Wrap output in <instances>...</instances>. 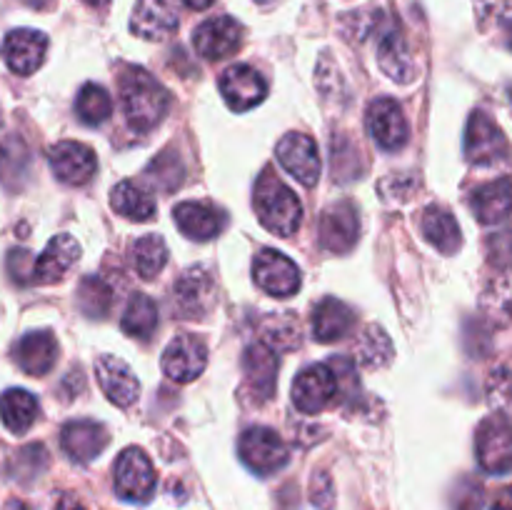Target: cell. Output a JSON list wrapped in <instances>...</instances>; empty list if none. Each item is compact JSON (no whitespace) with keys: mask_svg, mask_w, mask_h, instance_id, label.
<instances>
[{"mask_svg":"<svg viewBox=\"0 0 512 510\" xmlns=\"http://www.w3.org/2000/svg\"><path fill=\"white\" fill-rule=\"evenodd\" d=\"M120 103L128 118V125L135 133H148L160 120L165 118L170 108V93L143 68H123L118 75Z\"/></svg>","mask_w":512,"mask_h":510,"instance_id":"obj_1","label":"cell"},{"mask_svg":"<svg viewBox=\"0 0 512 510\" xmlns=\"http://www.w3.org/2000/svg\"><path fill=\"white\" fill-rule=\"evenodd\" d=\"M255 213L263 228L275 235H295V230L303 223V205L298 195L288 188L280 178H275L273 170H265L255 185Z\"/></svg>","mask_w":512,"mask_h":510,"instance_id":"obj_2","label":"cell"},{"mask_svg":"<svg viewBox=\"0 0 512 510\" xmlns=\"http://www.w3.org/2000/svg\"><path fill=\"white\" fill-rule=\"evenodd\" d=\"M475 453L485 473L505 475L512 470V418L508 415H490L480 423L475 438Z\"/></svg>","mask_w":512,"mask_h":510,"instance_id":"obj_3","label":"cell"},{"mask_svg":"<svg viewBox=\"0 0 512 510\" xmlns=\"http://www.w3.org/2000/svg\"><path fill=\"white\" fill-rule=\"evenodd\" d=\"M240 458L258 475H273L285 468L290 460V450L285 440L273 428H248L240 435Z\"/></svg>","mask_w":512,"mask_h":510,"instance_id":"obj_4","label":"cell"},{"mask_svg":"<svg viewBox=\"0 0 512 510\" xmlns=\"http://www.w3.org/2000/svg\"><path fill=\"white\" fill-rule=\"evenodd\" d=\"M155 468L140 448H125L115 460V490L130 503H148L155 493Z\"/></svg>","mask_w":512,"mask_h":510,"instance_id":"obj_5","label":"cell"},{"mask_svg":"<svg viewBox=\"0 0 512 510\" xmlns=\"http://www.w3.org/2000/svg\"><path fill=\"white\" fill-rule=\"evenodd\" d=\"M340 395L338 375L333 365H310L303 373H298L293 383V403L300 413L315 415L328 408Z\"/></svg>","mask_w":512,"mask_h":510,"instance_id":"obj_6","label":"cell"},{"mask_svg":"<svg viewBox=\"0 0 512 510\" xmlns=\"http://www.w3.org/2000/svg\"><path fill=\"white\" fill-rule=\"evenodd\" d=\"M255 283L260 290L275 298H290L300 288V270L288 255L278 253L273 248H263L255 255L253 263Z\"/></svg>","mask_w":512,"mask_h":510,"instance_id":"obj_7","label":"cell"},{"mask_svg":"<svg viewBox=\"0 0 512 510\" xmlns=\"http://www.w3.org/2000/svg\"><path fill=\"white\" fill-rule=\"evenodd\" d=\"M220 93H223L230 110L245 113V110L263 103L265 95H268V83H265V78L253 68V65L238 63L230 65V68L220 75Z\"/></svg>","mask_w":512,"mask_h":510,"instance_id":"obj_8","label":"cell"},{"mask_svg":"<svg viewBox=\"0 0 512 510\" xmlns=\"http://www.w3.org/2000/svg\"><path fill=\"white\" fill-rule=\"evenodd\" d=\"M48 163L53 168L55 178L65 185H83L88 183L98 168L93 148L78 140H60L50 148Z\"/></svg>","mask_w":512,"mask_h":510,"instance_id":"obj_9","label":"cell"},{"mask_svg":"<svg viewBox=\"0 0 512 510\" xmlns=\"http://www.w3.org/2000/svg\"><path fill=\"white\" fill-rule=\"evenodd\" d=\"M508 155V140L490 115L473 113L465 130V158L475 165H488Z\"/></svg>","mask_w":512,"mask_h":510,"instance_id":"obj_10","label":"cell"},{"mask_svg":"<svg viewBox=\"0 0 512 510\" xmlns=\"http://www.w3.org/2000/svg\"><path fill=\"white\" fill-rule=\"evenodd\" d=\"M278 163L305 188H313L320 178L318 145L310 135L288 133L278 143Z\"/></svg>","mask_w":512,"mask_h":510,"instance_id":"obj_11","label":"cell"},{"mask_svg":"<svg viewBox=\"0 0 512 510\" xmlns=\"http://www.w3.org/2000/svg\"><path fill=\"white\" fill-rule=\"evenodd\" d=\"M318 235L325 250L338 255L348 253L360 235V220L353 203L343 200V203H333L330 208H325L320 215Z\"/></svg>","mask_w":512,"mask_h":510,"instance_id":"obj_12","label":"cell"},{"mask_svg":"<svg viewBox=\"0 0 512 510\" xmlns=\"http://www.w3.org/2000/svg\"><path fill=\"white\" fill-rule=\"evenodd\" d=\"M208 365V348L195 335H178L163 353V373L178 383H190Z\"/></svg>","mask_w":512,"mask_h":510,"instance_id":"obj_13","label":"cell"},{"mask_svg":"<svg viewBox=\"0 0 512 510\" xmlns=\"http://www.w3.org/2000/svg\"><path fill=\"white\" fill-rule=\"evenodd\" d=\"M368 130L383 150H400L410 138L408 118L393 98H378L370 105Z\"/></svg>","mask_w":512,"mask_h":510,"instance_id":"obj_14","label":"cell"},{"mask_svg":"<svg viewBox=\"0 0 512 510\" xmlns=\"http://www.w3.org/2000/svg\"><path fill=\"white\" fill-rule=\"evenodd\" d=\"M240 40H243V28L230 15L205 20L203 25H198L193 35L195 50L208 60L228 58L230 53L240 48Z\"/></svg>","mask_w":512,"mask_h":510,"instance_id":"obj_15","label":"cell"},{"mask_svg":"<svg viewBox=\"0 0 512 510\" xmlns=\"http://www.w3.org/2000/svg\"><path fill=\"white\" fill-rule=\"evenodd\" d=\"M48 53V38L38 30L20 28L3 40V58L8 68L18 75H30L43 65Z\"/></svg>","mask_w":512,"mask_h":510,"instance_id":"obj_16","label":"cell"},{"mask_svg":"<svg viewBox=\"0 0 512 510\" xmlns=\"http://www.w3.org/2000/svg\"><path fill=\"white\" fill-rule=\"evenodd\" d=\"M178 10L173 0H138L130 30L145 40H165L178 30Z\"/></svg>","mask_w":512,"mask_h":510,"instance_id":"obj_17","label":"cell"},{"mask_svg":"<svg viewBox=\"0 0 512 510\" xmlns=\"http://www.w3.org/2000/svg\"><path fill=\"white\" fill-rule=\"evenodd\" d=\"M175 300H178L180 313H185L188 318L208 313L215 303V280L210 270L203 265L185 270L175 283Z\"/></svg>","mask_w":512,"mask_h":510,"instance_id":"obj_18","label":"cell"},{"mask_svg":"<svg viewBox=\"0 0 512 510\" xmlns=\"http://www.w3.org/2000/svg\"><path fill=\"white\" fill-rule=\"evenodd\" d=\"M95 373H98L100 390L108 395L110 403L120 405V408H128V405H133L135 400H138V378H135L133 370H130L120 358L100 355V358L95 360Z\"/></svg>","mask_w":512,"mask_h":510,"instance_id":"obj_19","label":"cell"},{"mask_svg":"<svg viewBox=\"0 0 512 510\" xmlns=\"http://www.w3.org/2000/svg\"><path fill=\"white\" fill-rule=\"evenodd\" d=\"M175 225L183 235H188L190 240H210L215 235L223 233L225 213L220 208L210 203H198V200H188V203H180L173 210Z\"/></svg>","mask_w":512,"mask_h":510,"instance_id":"obj_20","label":"cell"},{"mask_svg":"<svg viewBox=\"0 0 512 510\" xmlns=\"http://www.w3.org/2000/svg\"><path fill=\"white\" fill-rule=\"evenodd\" d=\"M245 383L258 400H270L278 385V355L265 343H255L243 355Z\"/></svg>","mask_w":512,"mask_h":510,"instance_id":"obj_21","label":"cell"},{"mask_svg":"<svg viewBox=\"0 0 512 510\" xmlns=\"http://www.w3.org/2000/svg\"><path fill=\"white\" fill-rule=\"evenodd\" d=\"M13 358L23 373L40 378L53 370L55 360H58V340L48 330H38V333H28L18 340L13 350Z\"/></svg>","mask_w":512,"mask_h":510,"instance_id":"obj_22","label":"cell"},{"mask_svg":"<svg viewBox=\"0 0 512 510\" xmlns=\"http://www.w3.org/2000/svg\"><path fill=\"white\" fill-rule=\"evenodd\" d=\"M80 258L78 240L70 235H55L38 260L33 263V280L35 283H58Z\"/></svg>","mask_w":512,"mask_h":510,"instance_id":"obj_23","label":"cell"},{"mask_svg":"<svg viewBox=\"0 0 512 510\" xmlns=\"http://www.w3.org/2000/svg\"><path fill=\"white\" fill-rule=\"evenodd\" d=\"M60 445H63L65 455H70L78 463H88L105 450L108 430L93 420H73L60 430Z\"/></svg>","mask_w":512,"mask_h":510,"instance_id":"obj_24","label":"cell"},{"mask_svg":"<svg viewBox=\"0 0 512 510\" xmlns=\"http://www.w3.org/2000/svg\"><path fill=\"white\" fill-rule=\"evenodd\" d=\"M378 63L383 73L398 83H410L415 78V60L410 55L408 43H405L403 33L390 25L378 35Z\"/></svg>","mask_w":512,"mask_h":510,"instance_id":"obj_25","label":"cell"},{"mask_svg":"<svg viewBox=\"0 0 512 510\" xmlns=\"http://www.w3.org/2000/svg\"><path fill=\"white\" fill-rule=\"evenodd\" d=\"M470 208H473L475 218L485 225H495L505 220L512 213V183L500 178L493 183L480 185L470 198Z\"/></svg>","mask_w":512,"mask_h":510,"instance_id":"obj_26","label":"cell"},{"mask_svg":"<svg viewBox=\"0 0 512 510\" xmlns=\"http://www.w3.org/2000/svg\"><path fill=\"white\" fill-rule=\"evenodd\" d=\"M355 315L343 300L325 298L320 300L313 313V333L320 343H333V340L345 338L353 330Z\"/></svg>","mask_w":512,"mask_h":510,"instance_id":"obj_27","label":"cell"},{"mask_svg":"<svg viewBox=\"0 0 512 510\" xmlns=\"http://www.w3.org/2000/svg\"><path fill=\"white\" fill-rule=\"evenodd\" d=\"M420 228H423V235L445 255H453L455 250L460 248L463 238H460V225L453 215L445 208H438V205H430L423 213V220H420Z\"/></svg>","mask_w":512,"mask_h":510,"instance_id":"obj_28","label":"cell"},{"mask_svg":"<svg viewBox=\"0 0 512 510\" xmlns=\"http://www.w3.org/2000/svg\"><path fill=\"white\" fill-rule=\"evenodd\" d=\"M0 418H3V425L10 433H25L35 423V418H38V400H35L33 393L23 388L5 390L0 395Z\"/></svg>","mask_w":512,"mask_h":510,"instance_id":"obj_29","label":"cell"},{"mask_svg":"<svg viewBox=\"0 0 512 510\" xmlns=\"http://www.w3.org/2000/svg\"><path fill=\"white\" fill-rule=\"evenodd\" d=\"M110 205H113L115 213L125 215L130 220H150L158 210L155 200L145 193L143 188H138L130 180H123L113 188V195H110Z\"/></svg>","mask_w":512,"mask_h":510,"instance_id":"obj_30","label":"cell"},{"mask_svg":"<svg viewBox=\"0 0 512 510\" xmlns=\"http://www.w3.org/2000/svg\"><path fill=\"white\" fill-rule=\"evenodd\" d=\"M120 328H123V333H128L130 338L148 340L150 335L155 333V328H158V305H155L145 293H135L133 298H130L128 308H125Z\"/></svg>","mask_w":512,"mask_h":510,"instance_id":"obj_31","label":"cell"},{"mask_svg":"<svg viewBox=\"0 0 512 510\" xmlns=\"http://www.w3.org/2000/svg\"><path fill=\"white\" fill-rule=\"evenodd\" d=\"M133 263L140 278L150 280L168 263V245L160 235H143L133 243Z\"/></svg>","mask_w":512,"mask_h":510,"instance_id":"obj_32","label":"cell"},{"mask_svg":"<svg viewBox=\"0 0 512 510\" xmlns=\"http://www.w3.org/2000/svg\"><path fill=\"white\" fill-rule=\"evenodd\" d=\"M75 110H78L80 120L88 125H100L110 118L113 113V100H110L108 90L98 83H85L80 88L78 100H75Z\"/></svg>","mask_w":512,"mask_h":510,"instance_id":"obj_33","label":"cell"},{"mask_svg":"<svg viewBox=\"0 0 512 510\" xmlns=\"http://www.w3.org/2000/svg\"><path fill=\"white\" fill-rule=\"evenodd\" d=\"M110 305H113V290L108 288V283L98 275L83 278V283L78 285V308L88 318H105Z\"/></svg>","mask_w":512,"mask_h":510,"instance_id":"obj_34","label":"cell"},{"mask_svg":"<svg viewBox=\"0 0 512 510\" xmlns=\"http://www.w3.org/2000/svg\"><path fill=\"white\" fill-rule=\"evenodd\" d=\"M358 358L365 368H383L393 358V345H390L388 335L378 325H370L363 333L358 345Z\"/></svg>","mask_w":512,"mask_h":510,"instance_id":"obj_35","label":"cell"},{"mask_svg":"<svg viewBox=\"0 0 512 510\" xmlns=\"http://www.w3.org/2000/svg\"><path fill=\"white\" fill-rule=\"evenodd\" d=\"M488 395L490 405H493L500 415L512 418V373L508 368H500L490 375Z\"/></svg>","mask_w":512,"mask_h":510,"instance_id":"obj_36","label":"cell"},{"mask_svg":"<svg viewBox=\"0 0 512 510\" xmlns=\"http://www.w3.org/2000/svg\"><path fill=\"white\" fill-rule=\"evenodd\" d=\"M310 498H313V503L318 505L320 510H330L333 508V483H330V478L325 473H315L313 478V485H310Z\"/></svg>","mask_w":512,"mask_h":510,"instance_id":"obj_37","label":"cell"},{"mask_svg":"<svg viewBox=\"0 0 512 510\" xmlns=\"http://www.w3.org/2000/svg\"><path fill=\"white\" fill-rule=\"evenodd\" d=\"M25 265L30 268V253H25V250H13V253H10V258H8V270L15 275V278L20 280V283L25 280V275H28V278L33 275L30 270H25Z\"/></svg>","mask_w":512,"mask_h":510,"instance_id":"obj_38","label":"cell"},{"mask_svg":"<svg viewBox=\"0 0 512 510\" xmlns=\"http://www.w3.org/2000/svg\"><path fill=\"white\" fill-rule=\"evenodd\" d=\"M483 508V490L470 485L468 493H463L458 498V510H480Z\"/></svg>","mask_w":512,"mask_h":510,"instance_id":"obj_39","label":"cell"},{"mask_svg":"<svg viewBox=\"0 0 512 510\" xmlns=\"http://www.w3.org/2000/svg\"><path fill=\"white\" fill-rule=\"evenodd\" d=\"M493 510H512V488L503 490V493L498 495V500H495Z\"/></svg>","mask_w":512,"mask_h":510,"instance_id":"obj_40","label":"cell"},{"mask_svg":"<svg viewBox=\"0 0 512 510\" xmlns=\"http://www.w3.org/2000/svg\"><path fill=\"white\" fill-rule=\"evenodd\" d=\"M55 510H85V505H80L75 498H63Z\"/></svg>","mask_w":512,"mask_h":510,"instance_id":"obj_41","label":"cell"},{"mask_svg":"<svg viewBox=\"0 0 512 510\" xmlns=\"http://www.w3.org/2000/svg\"><path fill=\"white\" fill-rule=\"evenodd\" d=\"M183 3L190 5V8H195V10H203V8H208L213 0H183Z\"/></svg>","mask_w":512,"mask_h":510,"instance_id":"obj_42","label":"cell"},{"mask_svg":"<svg viewBox=\"0 0 512 510\" xmlns=\"http://www.w3.org/2000/svg\"><path fill=\"white\" fill-rule=\"evenodd\" d=\"M23 3H28L30 8H48V5L53 3V0H23Z\"/></svg>","mask_w":512,"mask_h":510,"instance_id":"obj_43","label":"cell"},{"mask_svg":"<svg viewBox=\"0 0 512 510\" xmlns=\"http://www.w3.org/2000/svg\"><path fill=\"white\" fill-rule=\"evenodd\" d=\"M3 510H25V505H23V503H18V500H10V503L5 505Z\"/></svg>","mask_w":512,"mask_h":510,"instance_id":"obj_44","label":"cell"},{"mask_svg":"<svg viewBox=\"0 0 512 510\" xmlns=\"http://www.w3.org/2000/svg\"><path fill=\"white\" fill-rule=\"evenodd\" d=\"M85 3H90V5H105V3H110V0H85Z\"/></svg>","mask_w":512,"mask_h":510,"instance_id":"obj_45","label":"cell"},{"mask_svg":"<svg viewBox=\"0 0 512 510\" xmlns=\"http://www.w3.org/2000/svg\"><path fill=\"white\" fill-rule=\"evenodd\" d=\"M508 45H510V50H512V23L508 25Z\"/></svg>","mask_w":512,"mask_h":510,"instance_id":"obj_46","label":"cell"},{"mask_svg":"<svg viewBox=\"0 0 512 510\" xmlns=\"http://www.w3.org/2000/svg\"><path fill=\"white\" fill-rule=\"evenodd\" d=\"M255 3H260V5H265V3H273V0H255Z\"/></svg>","mask_w":512,"mask_h":510,"instance_id":"obj_47","label":"cell"},{"mask_svg":"<svg viewBox=\"0 0 512 510\" xmlns=\"http://www.w3.org/2000/svg\"><path fill=\"white\" fill-rule=\"evenodd\" d=\"M508 98H510V105H512V85H510V90H508Z\"/></svg>","mask_w":512,"mask_h":510,"instance_id":"obj_48","label":"cell"}]
</instances>
